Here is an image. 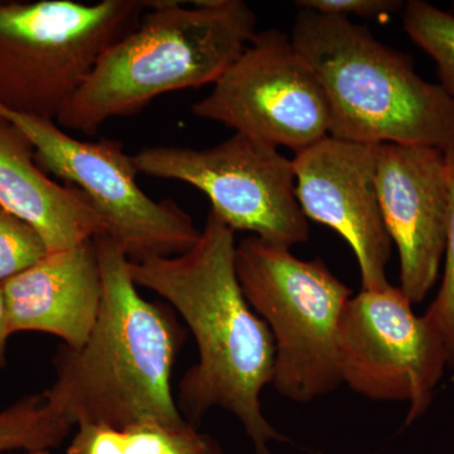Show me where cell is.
I'll return each instance as SVG.
<instances>
[{
    "label": "cell",
    "instance_id": "obj_1",
    "mask_svg": "<svg viewBox=\"0 0 454 454\" xmlns=\"http://www.w3.org/2000/svg\"><path fill=\"white\" fill-rule=\"evenodd\" d=\"M235 232L208 214L199 241L169 258L129 262L142 288L164 298L186 322L199 349L176 399L182 417L199 427L211 409L238 418L255 454L286 441L262 413V390L273 381L276 343L268 325L247 303L235 267Z\"/></svg>",
    "mask_w": 454,
    "mask_h": 454
},
{
    "label": "cell",
    "instance_id": "obj_2",
    "mask_svg": "<svg viewBox=\"0 0 454 454\" xmlns=\"http://www.w3.org/2000/svg\"><path fill=\"white\" fill-rule=\"evenodd\" d=\"M94 241L103 279L97 324L82 348H59L55 382L44 396L73 428L182 423L170 380L184 330L168 309L139 294L129 259L113 240L98 235Z\"/></svg>",
    "mask_w": 454,
    "mask_h": 454
},
{
    "label": "cell",
    "instance_id": "obj_3",
    "mask_svg": "<svg viewBox=\"0 0 454 454\" xmlns=\"http://www.w3.org/2000/svg\"><path fill=\"white\" fill-rule=\"evenodd\" d=\"M256 32L255 13L243 0H153L100 57L56 122L97 136L106 121L142 112L168 92L214 85Z\"/></svg>",
    "mask_w": 454,
    "mask_h": 454
},
{
    "label": "cell",
    "instance_id": "obj_4",
    "mask_svg": "<svg viewBox=\"0 0 454 454\" xmlns=\"http://www.w3.org/2000/svg\"><path fill=\"white\" fill-rule=\"evenodd\" d=\"M292 43L310 66L330 106L333 138L363 145H454V101L426 82L408 56L349 18L301 9Z\"/></svg>",
    "mask_w": 454,
    "mask_h": 454
},
{
    "label": "cell",
    "instance_id": "obj_5",
    "mask_svg": "<svg viewBox=\"0 0 454 454\" xmlns=\"http://www.w3.org/2000/svg\"><path fill=\"white\" fill-rule=\"evenodd\" d=\"M235 267L247 303L276 343L273 381L294 403H310L342 384L339 328L352 291L324 260L250 236L236 245Z\"/></svg>",
    "mask_w": 454,
    "mask_h": 454
},
{
    "label": "cell",
    "instance_id": "obj_6",
    "mask_svg": "<svg viewBox=\"0 0 454 454\" xmlns=\"http://www.w3.org/2000/svg\"><path fill=\"white\" fill-rule=\"evenodd\" d=\"M153 0L0 3V106L56 121Z\"/></svg>",
    "mask_w": 454,
    "mask_h": 454
},
{
    "label": "cell",
    "instance_id": "obj_7",
    "mask_svg": "<svg viewBox=\"0 0 454 454\" xmlns=\"http://www.w3.org/2000/svg\"><path fill=\"white\" fill-rule=\"evenodd\" d=\"M0 116L25 134L44 172L79 191L106 227V234L131 262L169 258L186 253L201 230L173 201H155L137 182L131 155L121 143H92L71 137L56 121L12 112L0 106Z\"/></svg>",
    "mask_w": 454,
    "mask_h": 454
},
{
    "label": "cell",
    "instance_id": "obj_8",
    "mask_svg": "<svg viewBox=\"0 0 454 454\" xmlns=\"http://www.w3.org/2000/svg\"><path fill=\"white\" fill-rule=\"evenodd\" d=\"M131 160L140 175L201 191L210 200L212 214L234 232H253L286 249L309 241L292 160L274 146L234 133L210 148L145 146Z\"/></svg>",
    "mask_w": 454,
    "mask_h": 454
},
{
    "label": "cell",
    "instance_id": "obj_9",
    "mask_svg": "<svg viewBox=\"0 0 454 454\" xmlns=\"http://www.w3.org/2000/svg\"><path fill=\"white\" fill-rule=\"evenodd\" d=\"M191 112L294 154L330 134L324 88L291 37L278 29L256 32Z\"/></svg>",
    "mask_w": 454,
    "mask_h": 454
},
{
    "label": "cell",
    "instance_id": "obj_10",
    "mask_svg": "<svg viewBox=\"0 0 454 454\" xmlns=\"http://www.w3.org/2000/svg\"><path fill=\"white\" fill-rule=\"evenodd\" d=\"M337 343L342 384L373 402H408L406 426L427 413L447 369L446 354L400 286L352 295Z\"/></svg>",
    "mask_w": 454,
    "mask_h": 454
},
{
    "label": "cell",
    "instance_id": "obj_11",
    "mask_svg": "<svg viewBox=\"0 0 454 454\" xmlns=\"http://www.w3.org/2000/svg\"><path fill=\"white\" fill-rule=\"evenodd\" d=\"M378 145L327 136L292 160L295 196L304 216L348 241L360 267L363 291L390 286L391 239L376 190Z\"/></svg>",
    "mask_w": 454,
    "mask_h": 454
},
{
    "label": "cell",
    "instance_id": "obj_12",
    "mask_svg": "<svg viewBox=\"0 0 454 454\" xmlns=\"http://www.w3.org/2000/svg\"><path fill=\"white\" fill-rule=\"evenodd\" d=\"M382 219L399 253L400 289L422 303L437 283L447 245L446 153L433 146L382 143L376 152Z\"/></svg>",
    "mask_w": 454,
    "mask_h": 454
},
{
    "label": "cell",
    "instance_id": "obj_13",
    "mask_svg": "<svg viewBox=\"0 0 454 454\" xmlns=\"http://www.w3.org/2000/svg\"><path fill=\"white\" fill-rule=\"evenodd\" d=\"M12 333H43L80 348L97 324L103 279L94 239L49 253L3 283Z\"/></svg>",
    "mask_w": 454,
    "mask_h": 454
},
{
    "label": "cell",
    "instance_id": "obj_14",
    "mask_svg": "<svg viewBox=\"0 0 454 454\" xmlns=\"http://www.w3.org/2000/svg\"><path fill=\"white\" fill-rule=\"evenodd\" d=\"M0 206L41 235L49 253L71 249L106 234L101 220L73 187L62 186L35 160L16 125L0 116Z\"/></svg>",
    "mask_w": 454,
    "mask_h": 454
},
{
    "label": "cell",
    "instance_id": "obj_15",
    "mask_svg": "<svg viewBox=\"0 0 454 454\" xmlns=\"http://www.w3.org/2000/svg\"><path fill=\"white\" fill-rule=\"evenodd\" d=\"M73 427L56 413L44 394L22 397L0 411V453L41 452L57 448Z\"/></svg>",
    "mask_w": 454,
    "mask_h": 454
},
{
    "label": "cell",
    "instance_id": "obj_16",
    "mask_svg": "<svg viewBox=\"0 0 454 454\" xmlns=\"http://www.w3.org/2000/svg\"><path fill=\"white\" fill-rule=\"evenodd\" d=\"M405 32L437 65L439 85L454 101V16L424 0L404 5Z\"/></svg>",
    "mask_w": 454,
    "mask_h": 454
},
{
    "label": "cell",
    "instance_id": "obj_17",
    "mask_svg": "<svg viewBox=\"0 0 454 454\" xmlns=\"http://www.w3.org/2000/svg\"><path fill=\"white\" fill-rule=\"evenodd\" d=\"M124 432L128 454H223L216 439L187 420L167 424L146 419Z\"/></svg>",
    "mask_w": 454,
    "mask_h": 454
},
{
    "label": "cell",
    "instance_id": "obj_18",
    "mask_svg": "<svg viewBox=\"0 0 454 454\" xmlns=\"http://www.w3.org/2000/svg\"><path fill=\"white\" fill-rule=\"evenodd\" d=\"M450 178V216H448L447 245L444 253V274L437 295L423 317L430 325L446 354L448 369L454 372V145L446 152Z\"/></svg>",
    "mask_w": 454,
    "mask_h": 454
},
{
    "label": "cell",
    "instance_id": "obj_19",
    "mask_svg": "<svg viewBox=\"0 0 454 454\" xmlns=\"http://www.w3.org/2000/svg\"><path fill=\"white\" fill-rule=\"evenodd\" d=\"M47 254L41 235L0 206V284L37 264Z\"/></svg>",
    "mask_w": 454,
    "mask_h": 454
},
{
    "label": "cell",
    "instance_id": "obj_20",
    "mask_svg": "<svg viewBox=\"0 0 454 454\" xmlns=\"http://www.w3.org/2000/svg\"><path fill=\"white\" fill-rule=\"evenodd\" d=\"M66 454H128L127 434L107 424H80Z\"/></svg>",
    "mask_w": 454,
    "mask_h": 454
},
{
    "label": "cell",
    "instance_id": "obj_21",
    "mask_svg": "<svg viewBox=\"0 0 454 454\" xmlns=\"http://www.w3.org/2000/svg\"><path fill=\"white\" fill-rule=\"evenodd\" d=\"M297 7L330 16L381 18L404 7L402 0H297Z\"/></svg>",
    "mask_w": 454,
    "mask_h": 454
},
{
    "label": "cell",
    "instance_id": "obj_22",
    "mask_svg": "<svg viewBox=\"0 0 454 454\" xmlns=\"http://www.w3.org/2000/svg\"><path fill=\"white\" fill-rule=\"evenodd\" d=\"M12 334L13 333H12L11 325H9L4 292H3V286L0 284V370L7 364V345Z\"/></svg>",
    "mask_w": 454,
    "mask_h": 454
},
{
    "label": "cell",
    "instance_id": "obj_23",
    "mask_svg": "<svg viewBox=\"0 0 454 454\" xmlns=\"http://www.w3.org/2000/svg\"><path fill=\"white\" fill-rule=\"evenodd\" d=\"M27 454H52V453H51V450H41V452H33V453H27Z\"/></svg>",
    "mask_w": 454,
    "mask_h": 454
},
{
    "label": "cell",
    "instance_id": "obj_24",
    "mask_svg": "<svg viewBox=\"0 0 454 454\" xmlns=\"http://www.w3.org/2000/svg\"><path fill=\"white\" fill-rule=\"evenodd\" d=\"M450 13H452L454 16V2L452 3V12H450Z\"/></svg>",
    "mask_w": 454,
    "mask_h": 454
}]
</instances>
